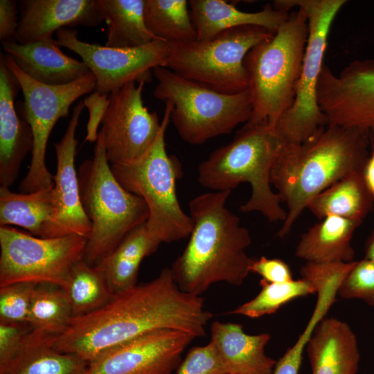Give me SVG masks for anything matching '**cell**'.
Masks as SVG:
<instances>
[{
	"instance_id": "7a4b0ae2",
	"label": "cell",
	"mask_w": 374,
	"mask_h": 374,
	"mask_svg": "<svg viewBox=\"0 0 374 374\" xmlns=\"http://www.w3.org/2000/svg\"><path fill=\"white\" fill-rule=\"evenodd\" d=\"M231 192L211 191L189 202L192 231L170 267L175 282L186 293L200 296L219 282L240 285L250 273L251 258L246 250L251 238L226 206Z\"/></svg>"
},
{
	"instance_id": "1f68e13d",
	"label": "cell",
	"mask_w": 374,
	"mask_h": 374,
	"mask_svg": "<svg viewBox=\"0 0 374 374\" xmlns=\"http://www.w3.org/2000/svg\"><path fill=\"white\" fill-rule=\"evenodd\" d=\"M62 289L71 305L73 317L96 311L105 305L113 296L97 267L84 260L73 266L66 285Z\"/></svg>"
},
{
	"instance_id": "7402d4cb",
	"label": "cell",
	"mask_w": 374,
	"mask_h": 374,
	"mask_svg": "<svg viewBox=\"0 0 374 374\" xmlns=\"http://www.w3.org/2000/svg\"><path fill=\"white\" fill-rule=\"evenodd\" d=\"M312 374H356L360 354L354 332L346 322L324 317L307 344Z\"/></svg>"
},
{
	"instance_id": "9a60e30c",
	"label": "cell",
	"mask_w": 374,
	"mask_h": 374,
	"mask_svg": "<svg viewBox=\"0 0 374 374\" xmlns=\"http://www.w3.org/2000/svg\"><path fill=\"white\" fill-rule=\"evenodd\" d=\"M145 83L130 82L109 94V105L100 132L112 165L128 164L141 158L161 130L157 114L143 105Z\"/></svg>"
},
{
	"instance_id": "8d00e7d4",
	"label": "cell",
	"mask_w": 374,
	"mask_h": 374,
	"mask_svg": "<svg viewBox=\"0 0 374 374\" xmlns=\"http://www.w3.org/2000/svg\"><path fill=\"white\" fill-rule=\"evenodd\" d=\"M30 331L28 324L0 322V366L11 359L21 348Z\"/></svg>"
},
{
	"instance_id": "7c38bea8",
	"label": "cell",
	"mask_w": 374,
	"mask_h": 374,
	"mask_svg": "<svg viewBox=\"0 0 374 374\" xmlns=\"http://www.w3.org/2000/svg\"><path fill=\"white\" fill-rule=\"evenodd\" d=\"M86 244L77 235L45 238L0 226V287L33 283L64 288L73 266L84 259Z\"/></svg>"
},
{
	"instance_id": "4fadbf2b",
	"label": "cell",
	"mask_w": 374,
	"mask_h": 374,
	"mask_svg": "<svg viewBox=\"0 0 374 374\" xmlns=\"http://www.w3.org/2000/svg\"><path fill=\"white\" fill-rule=\"evenodd\" d=\"M57 44L78 55L96 80L95 91L109 95L130 82L150 80L152 69L166 66L172 44L157 39L136 48H115L89 44L78 31L64 28L56 32Z\"/></svg>"
},
{
	"instance_id": "4dcf8cb0",
	"label": "cell",
	"mask_w": 374,
	"mask_h": 374,
	"mask_svg": "<svg viewBox=\"0 0 374 374\" xmlns=\"http://www.w3.org/2000/svg\"><path fill=\"white\" fill-rule=\"evenodd\" d=\"M73 317L71 305L62 288L50 284L37 285L28 318L33 332L57 337L66 330Z\"/></svg>"
},
{
	"instance_id": "836d02e7",
	"label": "cell",
	"mask_w": 374,
	"mask_h": 374,
	"mask_svg": "<svg viewBox=\"0 0 374 374\" xmlns=\"http://www.w3.org/2000/svg\"><path fill=\"white\" fill-rule=\"evenodd\" d=\"M36 286L33 283H16L0 287V322L28 325Z\"/></svg>"
},
{
	"instance_id": "d590c367",
	"label": "cell",
	"mask_w": 374,
	"mask_h": 374,
	"mask_svg": "<svg viewBox=\"0 0 374 374\" xmlns=\"http://www.w3.org/2000/svg\"><path fill=\"white\" fill-rule=\"evenodd\" d=\"M177 374H229L213 344L195 346L187 353L177 368Z\"/></svg>"
},
{
	"instance_id": "52a82bcc",
	"label": "cell",
	"mask_w": 374,
	"mask_h": 374,
	"mask_svg": "<svg viewBox=\"0 0 374 374\" xmlns=\"http://www.w3.org/2000/svg\"><path fill=\"white\" fill-rule=\"evenodd\" d=\"M170 112L171 104L166 103L161 130L141 158L128 164L111 165L121 185L145 202L149 211L146 226L161 243L184 239L193 228L192 219L182 210L177 195L176 183L181 176L180 163L166 149L165 132Z\"/></svg>"
},
{
	"instance_id": "603a6c76",
	"label": "cell",
	"mask_w": 374,
	"mask_h": 374,
	"mask_svg": "<svg viewBox=\"0 0 374 374\" xmlns=\"http://www.w3.org/2000/svg\"><path fill=\"white\" fill-rule=\"evenodd\" d=\"M188 3L198 41L213 39L224 30L243 26H260L275 33L290 15L269 3L253 12L240 10L223 0H190Z\"/></svg>"
},
{
	"instance_id": "f1b7e54d",
	"label": "cell",
	"mask_w": 374,
	"mask_h": 374,
	"mask_svg": "<svg viewBox=\"0 0 374 374\" xmlns=\"http://www.w3.org/2000/svg\"><path fill=\"white\" fill-rule=\"evenodd\" d=\"M107 25L106 46L136 48L157 39L144 19L145 0H100Z\"/></svg>"
},
{
	"instance_id": "30bf717a",
	"label": "cell",
	"mask_w": 374,
	"mask_h": 374,
	"mask_svg": "<svg viewBox=\"0 0 374 374\" xmlns=\"http://www.w3.org/2000/svg\"><path fill=\"white\" fill-rule=\"evenodd\" d=\"M274 34L260 26H243L208 40L172 44L165 67L216 91L241 93L248 90L244 65L247 53Z\"/></svg>"
},
{
	"instance_id": "2e32d148",
	"label": "cell",
	"mask_w": 374,
	"mask_h": 374,
	"mask_svg": "<svg viewBox=\"0 0 374 374\" xmlns=\"http://www.w3.org/2000/svg\"><path fill=\"white\" fill-rule=\"evenodd\" d=\"M195 338L180 330L153 331L102 353L82 374H171Z\"/></svg>"
},
{
	"instance_id": "ba28073f",
	"label": "cell",
	"mask_w": 374,
	"mask_h": 374,
	"mask_svg": "<svg viewBox=\"0 0 374 374\" xmlns=\"http://www.w3.org/2000/svg\"><path fill=\"white\" fill-rule=\"evenodd\" d=\"M154 96L171 104L170 121L179 136L200 145L247 123L252 112L248 90L235 94L216 91L164 66L152 69Z\"/></svg>"
},
{
	"instance_id": "ab89813d",
	"label": "cell",
	"mask_w": 374,
	"mask_h": 374,
	"mask_svg": "<svg viewBox=\"0 0 374 374\" xmlns=\"http://www.w3.org/2000/svg\"><path fill=\"white\" fill-rule=\"evenodd\" d=\"M18 3L14 0L0 1V40L15 41L19 24Z\"/></svg>"
},
{
	"instance_id": "8fae6325",
	"label": "cell",
	"mask_w": 374,
	"mask_h": 374,
	"mask_svg": "<svg viewBox=\"0 0 374 374\" xmlns=\"http://www.w3.org/2000/svg\"><path fill=\"white\" fill-rule=\"evenodd\" d=\"M3 55L22 91L24 116L31 127L34 139L30 167L19 189L27 193L51 188L53 186V175L45 162L50 134L57 121L68 116L70 107L78 98L96 89V78L89 71L68 84L48 85L28 76L10 55Z\"/></svg>"
},
{
	"instance_id": "ffe728a7",
	"label": "cell",
	"mask_w": 374,
	"mask_h": 374,
	"mask_svg": "<svg viewBox=\"0 0 374 374\" xmlns=\"http://www.w3.org/2000/svg\"><path fill=\"white\" fill-rule=\"evenodd\" d=\"M2 48L24 73L42 84H66L90 71L82 60L65 55L54 37L25 44L3 42Z\"/></svg>"
},
{
	"instance_id": "d4e9b609",
	"label": "cell",
	"mask_w": 374,
	"mask_h": 374,
	"mask_svg": "<svg viewBox=\"0 0 374 374\" xmlns=\"http://www.w3.org/2000/svg\"><path fill=\"white\" fill-rule=\"evenodd\" d=\"M160 244L143 223L132 230L112 253L95 265L113 295L137 285L141 262L154 253Z\"/></svg>"
},
{
	"instance_id": "9c48e42d",
	"label": "cell",
	"mask_w": 374,
	"mask_h": 374,
	"mask_svg": "<svg viewBox=\"0 0 374 374\" xmlns=\"http://www.w3.org/2000/svg\"><path fill=\"white\" fill-rule=\"evenodd\" d=\"M346 0H276L273 7L290 12L302 8L307 16L308 36L296 96L291 108L276 127L286 143H301L328 125L317 101V84L323 65L332 24Z\"/></svg>"
},
{
	"instance_id": "d6a6232c",
	"label": "cell",
	"mask_w": 374,
	"mask_h": 374,
	"mask_svg": "<svg viewBox=\"0 0 374 374\" xmlns=\"http://www.w3.org/2000/svg\"><path fill=\"white\" fill-rule=\"evenodd\" d=\"M260 285L261 290L254 298L228 314L259 318L276 312L293 299L316 293L314 286L302 278L280 283H270L261 279Z\"/></svg>"
},
{
	"instance_id": "6da1fadb",
	"label": "cell",
	"mask_w": 374,
	"mask_h": 374,
	"mask_svg": "<svg viewBox=\"0 0 374 374\" xmlns=\"http://www.w3.org/2000/svg\"><path fill=\"white\" fill-rule=\"evenodd\" d=\"M212 317L203 298L181 290L170 268H165L152 280L113 295L96 311L73 317L53 346L90 362L112 347L156 330L204 337Z\"/></svg>"
},
{
	"instance_id": "74e56055",
	"label": "cell",
	"mask_w": 374,
	"mask_h": 374,
	"mask_svg": "<svg viewBox=\"0 0 374 374\" xmlns=\"http://www.w3.org/2000/svg\"><path fill=\"white\" fill-rule=\"evenodd\" d=\"M249 270L270 283H285L293 280L289 265L279 258H269L262 256L258 259H251Z\"/></svg>"
},
{
	"instance_id": "44dd1931",
	"label": "cell",
	"mask_w": 374,
	"mask_h": 374,
	"mask_svg": "<svg viewBox=\"0 0 374 374\" xmlns=\"http://www.w3.org/2000/svg\"><path fill=\"white\" fill-rule=\"evenodd\" d=\"M269 334H247L242 325L215 321L211 341L229 374H272L276 362L268 357L265 347Z\"/></svg>"
},
{
	"instance_id": "5bb4252c",
	"label": "cell",
	"mask_w": 374,
	"mask_h": 374,
	"mask_svg": "<svg viewBox=\"0 0 374 374\" xmlns=\"http://www.w3.org/2000/svg\"><path fill=\"white\" fill-rule=\"evenodd\" d=\"M317 101L328 125L359 130L374 143V59L354 60L339 75L323 64Z\"/></svg>"
},
{
	"instance_id": "5b68a950",
	"label": "cell",
	"mask_w": 374,
	"mask_h": 374,
	"mask_svg": "<svg viewBox=\"0 0 374 374\" xmlns=\"http://www.w3.org/2000/svg\"><path fill=\"white\" fill-rule=\"evenodd\" d=\"M296 8L271 37L254 46L244 58L252 105L245 124L276 126L294 103L308 36L306 14Z\"/></svg>"
},
{
	"instance_id": "b9f144b4",
	"label": "cell",
	"mask_w": 374,
	"mask_h": 374,
	"mask_svg": "<svg viewBox=\"0 0 374 374\" xmlns=\"http://www.w3.org/2000/svg\"><path fill=\"white\" fill-rule=\"evenodd\" d=\"M365 258L374 262V229L365 243Z\"/></svg>"
},
{
	"instance_id": "83f0119b",
	"label": "cell",
	"mask_w": 374,
	"mask_h": 374,
	"mask_svg": "<svg viewBox=\"0 0 374 374\" xmlns=\"http://www.w3.org/2000/svg\"><path fill=\"white\" fill-rule=\"evenodd\" d=\"M53 187L25 193L0 186V226L16 225L45 238L53 211Z\"/></svg>"
},
{
	"instance_id": "3957f363",
	"label": "cell",
	"mask_w": 374,
	"mask_h": 374,
	"mask_svg": "<svg viewBox=\"0 0 374 374\" xmlns=\"http://www.w3.org/2000/svg\"><path fill=\"white\" fill-rule=\"evenodd\" d=\"M370 141L355 129L326 125L301 143H285L271 170V184L287 207L278 237L289 234L321 192L348 174L363 170Z\"/></svg>"
},
{
	"instance_id": "60d3db41",
	"label": "cell",
	"mask_w": 374,
	"mask_h": 374,
	"mask_svg": "<svg viewBox=\"0 0 374 374\" xmlns=\"http://www.w3.org/2000/svg\"><path fill=\"white\" fill-rule=\"evenodd\" d=\"M363 169V177L367 188L374 199V143Z\"/></svg>"
},
{
	"instance_id": "277c9868",
	"label": "cell",
	"mask_w": 374,
	"mask_h": 374,
	"mask_svg": "<svg viewBox=\"0 0 374 374\" xmlns=\"http://www.w3.org/2000/svg\"><path fill=\"white\" fill-rule=\"evenodd\" d=\"M285 143L276 126L267 122L244 124L231 143L200 163L197 181L211 191H231L241 183H249L251 194L240 211L259 212L270 222H283L287 211L271 189V170Z\"/></svg>"
},
{
	"instance_id": "cb8c5ba5",
	"label": "cell",
	"mask_w": 374,
	"mask_h": 374,
	"mask_svg": "<svg viewBox=\"0 0 374 374\" xmlns=\"http://www.w3.org/2000/svg\"><path fill=\"white\" fill-rule=\"evenodd\" d=\"M362 222L328 215L302 235L295 256L316 263L349 262L355 251L351 240Z\"/></svg>"
},
{
	"instance_id": "ac0fdd59",
	"label": "cell",
	"mask_w": 374,
	"mask_h": 374,
	"mask_svg": "<svg viewBox=\"0 0 374 374\" xmlns=\"http://www.w3.org/2000/svg\"><path fill=\"white\" fill-rule=\"evenodd\" d=\"M19 12L15 42L21 44L52 38L61 28L105 21L100 0H23Z\"/></svg>"
},
{
	"instance_id": "f546056e",
	"label": "cell",
	"mask_w": 374,
	"mask_h": 374,
	"mask_svg": "<svg viewBox=\"0 0 374 374\" xmlns=\"http://www.w3.org/2000/svg\"><path fill=\"white\" fill-rule=\"evenodd\" d=\"M186 0H145L144 19L157 39L171 44L197 39V33Z\"/></svg>"
},
{
	"instance_id": "d6986e66",
	"label": "cell",
	"mask_w": 374,
	"mask_h": 374,
	"mask_svg": "<svg viewBox=\"0 0 374 374\" xmlns=\"http://www.w3.org/2000/svg\"><path fill=\"white\" fill-rule=\"evenodd\" d=\"M19 84L0 54V184L9 188L17 180L22 161L34 145L30 126L15 107Z\"/></svg>"
},
{
	"instance_id": "484cf974",
	"label": "cell",
	"mask_w": 374,
	"mask_h": 374,
	"mask_svg": "<svg viewBox=\"0 0 374 374\" xmlns=\"http://www.w3.org/2000/svg\"><path fill=\"white\" fill-rule=\"evenodd\" d=\"M55 338L30 329L19 352L0 366V374H82L89 362L76 355L55 350Z\"/></svg>"
},
{
	"instance_id": "e575fe53",
	"label": "cell",
	"mask_w": 374,
	"mask_h": 374,
	"mask_svg": "<svg viewBox=\"0 0 374 374\" xmlns=\"http://www.w3.org/2000/svg\"><path fill=\"white\" fill-rule=\"evenodd\" d=\"M337 295L357 299L374 306V262L364 258L355 265L340 283Z\"/></svg>"
},
{
	"instance_id": "8992f818",
	"label": "cell",
	"mask_w": 374,
	"mask_h": 374,
	"mask_svg": "<svg viewBox=\"0 0 374 374\" xmlns=\"http://www.w3.org/2000/svg\"><path fill=\"white\" fill-rule=\"evenodd\" d=\"M78 176L81 203L91 224L83 260L95 266L132 230L147 222L149 211L141 197L115 177L100 132L93 157L81 163Z\"/></svg>"
},
{
	"instance_id": "f35d334b",
	"label": "cell",
	"mask_w": 374,
	"mask_h": 374,
	"mask_svg": "<svg viewBox=\"0 0 374 374\" xmlns=\"http://www.w3.org/2000/svg\"><path fill=\"white\" fill-rule=\"evenodd\" d=\"M83 103L89 111L85 141L96 142L99 134L98 127L102 123L109 105V95L94 91L83 100Z\"/></svg>"
},
{
	"instance_id": "4316f807",
	"label": "cell",
	"mask_w": 374,
	"mask_h": 374,
	"mask_svg": "<svg viewBox=\"0 0 374 374\" xmlns=\"http://www.w3.org/2000/svg\"><path fill=\"white\" fill-rule=\"evenodd\" d=\"M374 199L365 184L363 170L354 171L321 192L307 208L321 220L337 215L362 222L371 212Z\"/></svg>"
},
{
	"instance_id": "e0dca14e",
	"label": "cell",
	"mask_w": 374,
	"mask_h": 374,
	"mask_svg": "<svg viewBox=\"0 0 374 374\" xmlns=\"http://www.w3.org/2000/svg\"><path fill=\"white\" fill-rule=\"evenodd\" d=\"M78 102L62 139L54 143L57 167L53 175V211L45 238L77 235L88 238L91 224L80 200L78 176L75 168L78 140L76 129L84 109Z\"/></svg>"
}]
</instances>
